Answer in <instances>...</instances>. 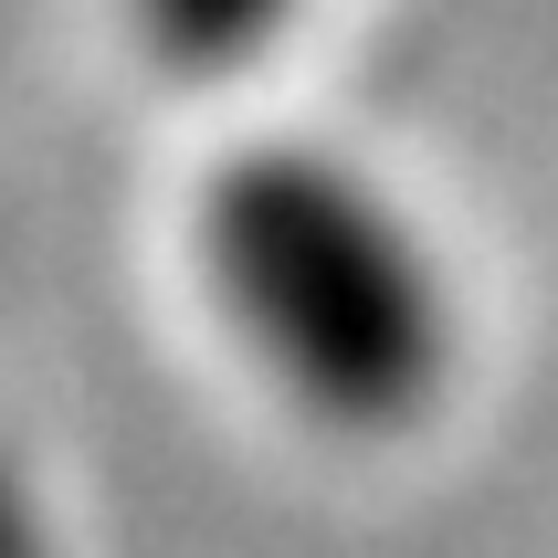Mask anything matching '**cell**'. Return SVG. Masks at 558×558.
<instances>
[{
  "label": "cell",
  "instance_id": "3957f363",
  "mask_svg": "<svg viewBox=\"0 0 558 558\" xmlns=\"http://www.w3.org/2000/svg\"><path fill=\"white\" fill-rule=\"evenodd\" d=\"M0 558H53V527H43V496H32L22 453L0 442Z\"/></svg>",
  "mask_w": 558,
  "mask_h": 558
},
{
  "label": "cell",
  "instance_id": "6da1fadb",
  "mask_svg": "<svg viewBox=\"0 0 558 558\" xmlns=\"http://www.w3.org/2000/svg\"><path fill=\"white\" fill-rule=\"evenodd\" d=\"M201 275L253 359L338 433H390L442 390L453 295L348 158L243 148L201 190Z\"/></svg>",
  "mask_w": 558,
  "mask_h": 558
},
{
  "label": "cell",
  "instance_id": "7a4b0ae2",
  "mask_svg": "<svg viewBox=\"0 0 558 558\" xmlns=\"http://www.w3.org/2000/svg\"><path fill=\"white\" fill-rule=\"evenodd\" d=\"M126 11H137L148 63H169V74H243L295 22V0H126Z\"/></svg>",
  "mask_w": 558,
  "mask_h": 558
}]
</instances>
